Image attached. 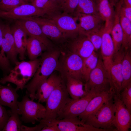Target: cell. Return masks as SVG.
Segmentation results:
<instances>
[{
	"label": "cell",
	"mask_w": 131,
	"mask_h": 131,
	"mask_svg": "<svg viewBox=\"0 0 131 131\" xmlns=\"http://www.w3.org/2000/svg\"><path fill=\"white\" fill-rule=\"evenodd\" d=\"M60 55V51L52 49L41 55L39 65L32 79L24 87L32 100L35 99L36 92L41 85L54 72L58 71Z\"/></svg>",
	"instance_id": "6da1fadb"
},
{
	"label": "cell",
	"mask_w": 131,
	"mask_h": 131,
	"mask_svg": "<svg viewBox=\"0 0 131 131\" xmlns=\"http://www.w3.org/2000/svg\"><path fill=\"white\" fill-rule=\"evenodd\" d=\"M40 58L33 60L17 61L9 74L0 79V83L9 82L16 85V88L22 90L26 83L33 76L39 65Z\"/></svg>",
	"instance_id": "7a4b0ae2"
},
{
	"label": "cell",
	"mask_w": 131,
	"mask_h": 131,
	"mask_svg": "<svg viewBox=\"0 0 131 131\" xmlns=\"http://www.w3.org/2000/svg\"><path fill=\"white\" fill-rule=\"evenodd\" d=\"M63 80L49 95L46 102V113L40 123L45 125L47 122L57 118L58 115L70 98Z\"/></svg>",
	"instance_id": "3957f363"
},
{
	"label": "cell",
	"mask_w": 131,
	"mask_h": 131,
	"mask_svg": "<svg viewBox=\"0 0 131 131\" xmlns=\"http://www.w3.org/2000/svg\"><path fill=\"white\" fill-rule=\"evenodd\" d=\"M115 106L113 98L89 116L85 123L107 131H117L114 125Z\"/></svg>",
	"instance_id": "277c9868"
},
{
	"label": "cell",
	"mask_w": 131,
	"mask_h": 131,
	"mask_svg": "<svg viewBox=\"0 0 131 131\" xmlns=\"http://www.w3.org/2000/svg\"><path fill=\"white\" fill-rule=\"evenodd\" d=\"M109 75L101 57L98 64L90 73L87 81L84 84V89L88 93L92 91L101 93L110 90Z\"/></svg>",
	"instance_id": "5b68a950"
},
{
	"label": "cell",
	"mask_w": 131,
	"mask_h": 131,
	"mask_svg": "<svg viewBox=\"0 0 131 131\" xmlns=\"http://www.w3.org/2000/svg\"><path fill=\"white\" fill-rule=\"evenodd\" d=\"M27 94L21 101H18L17 104L21 120L25 123L34 124L44 117L45 107L40 102H35L30 99Z\"/></svg>",
	"instance_id": "8992f818"
},
{
	"label": "cell",
	"mask_w": 131,
	"mask_h": 131,
	"mask_svg": "<svg viewBox=\"0 0 131 131\" xmlns=\"http://www.w3.org/2000/svg\"><path fill=\"white\" fill-rule=\"evenodd\" d=\"M83 63V59L70 52L64 56L61 60H59L58 71L63 78L69 76L82 81Z\"/></svg>",
	"instance_id": "52a82bcc"
},
{
	"label": "cell",
	"mask_w": 131,
	"mask_h": 131,
	"mask_svg": "<svg viewBox=\"0 0 131 131\" xmlns=\"http://www.w3.org/2000/svg\"><path fill=\"white\" fill-rule=\"evenodd\" d=\"M125 53L122 45L120 49L114 54L107 70L109 77L110 90L114 95H120L123 82L122 64Z\"/></svg>",
	"instance_id": "ba28073f"
},
{
	"label": "cell",
	"mask_w": 131,
	"mask_h": 131,
	"mask_svg": "<svg viewBox=\"0 0 131 131\" xmlns=\"http://www.w3.org/2000/svg\"><path fill=\"white\" fill-rule=\"evenodd\" d=\"M100 93L90 91L84 96L73 99L70 98L59 113L56 119L78 117L85 110L91 100Z\"/></svg>",
	"instance_id": "9c48e42d"
},
{
	"label": "cell",
	"mask_w": 131,
	"mask_h": 131,
	"mask_svg": "<svg viewBox=\"0 0 131 131\" xmlns=\"http://www.w3.org/2000/svg\"><path fill=\"white\" fill-rule=\"evenodd\" d=\"M46 15L43 10L31 3H25L8 11L0 10V17L7 19L17 20L33 16L40 17Z\"/></svg>",
	"instance_id": "30bf717a"
},
{
	"label": "cell",
	"mask_w": 131,
	"mask_h": 131,
	"mask_svg": "<svg viewBox=\"0 0 131 131\" xmlns=\"http://www.w3.org/2000/svg\"><path fill=\"white\" fill-rule=\"evenodd\" d=\"M47 124L54 125L59 131H107L86 124L78 117L55 119L47 122L45 125Z\"/></svg>",
	"instance_id": "8fae6325"
},
{
	"label": "cell",
	"mask_w": 131,
	"mask_h": 131,
	"mask_svg": "<svg viewBox=\"0 0 131 131\" xmlns=\"http://www.w3.org/2000/svg\"><path fill=\"white\" fill-rule=\"evenodd\" d=\"M115 110L114 125L117 131H128L131 128V112L121 100L120 95L113 98Z\"/></svg>",
	"instance_id": "7c38bea8"
},
{
	"label": "cell",
	"mask_w": 131,
	"mask_h": 131,
	"mask_svg": "<svg viewBox=\"0 0 131 131\" xmlns=\"http://www.w3.org/2000/svg\"><path fill=\"white\" fill-rule=\"evenodd\" d=\"M70 37L72 39L69 42L68 46L70 52L78 55L84 60L95 51L92 44L83 34L80 33Z\"/></svg>",
	"instance_id": "4fadbf2b"
},
{
	"label": "cell",
	"mask_w": 131,
	"mask_h": 131,
	"mask_svg": "<svg viewBox=\"0 0 131 131\" xmlns=\"http://www.w3.org/2000/svg\"><path fill=\"white\" fill-rule=\"evenodd\" d=\"M49 18L67 38L82 32L76 19L71 15L63 12Z\"/></svg>",
	"instance_id": "5bb4252c"
},
{
	"label": "cell",
	"mask_w": 131,
	"mask_h": 131,
	"mask_svg": "<svg viewBox=\"0 0 131 131\" xmlns=\"http://www.w3.org/2000/svg\"><path fill=\"white\" fill-rule=\"evenodd\" d=\"M15 24L23 29L27 36L38 39L49 50L52 49L53 44L52 42L44 34L39 25L36 22L27 17L16 20Z\"/></svg>",
	"instance_id": "9a60e30c"
},
{
	"label": "cell",
	"mask_w": 131,
	"mask_h": 131,
	"mask_svg": "<svg viewBox=\"0 0 131 131\" xmlns=\"http://www.w3.org/2000/svg\"><path fill=\"white\" fill-rule=\"evenodd\" d=\"M29 17L38 23L43 33L49 39L61 41L66 39V37L50 19L37 16Z\"/></svg>",
	"instance_id": "2e32d148"
},
{
	"label": "cell",
	"mask_w": 131,
	"mask_h": 131,
	"mask_svg": "<svg viewBox=\"0 0 131 131\" xmlns=\"http://www.w3.org/2000/svg\"><path fill=\"white\" fill-rule=\"evenodd\" d=\"M63 80L61 76L54 72L40 86L36 91L35 98L38 102H45L47 98Z\"/></svg>",
	"instance_id": "e0dca14e"
},
{
	"label": "cell",
	"mask_w": 131,
	"mask_h": 131,
	"mask_svg": "<svg viewBox=\"0 0 131 131\" xmlns=\"http://www.w3.org/2000/svg\"><path fill=\"white\" fill-rule=\"evenodd\" d=\"M98 14L105 22L104 28L111 30L114 18L115 3L112 0H95Z\"/></svg>",
	"instance_id": "ac0fdd59"
},
{
	"label": "cell",
	"mask_w": 131,
	"mask_h": 131,
	"mask_svg": "<svg viewBox=\"0 0 131 131\" xmlns=\"http://www.w3.org/2000/svg\"><path fill=\"white\" fill-rule=\"evenodd\" d=\"M114 95L113 93L110 90H109L103 92L94 97L90 101L84 111L78 116V118L85 123L89 116L112 98Z\"/></svg>",
	"instance_id": "d6986e66"
},
{
	"label": "cell",
	"mask_w": 131,
	"mask_h": 131,
	"mask_svg": "<svg viewBox=\"0 0 131 131\" xmlns=\"http://www.w3.org/2000/svg\"><path fill=\"white\" fill-rule=\"evenodd\" d=\"M17 90L16 88H13L10 84L6 86L0 84V104L9 107L12 112L20 115L17 104L19 97L17 92Z\"/></svg>",
	"instance_id": "ffe728a7"
},
{
	"label": "cell",
	"mask_w": 131,
	"mask_h": 131,
	"mask_svg": "<svg viewBox=\"0 0 131 131\" xmlns=\"http://www.w3.org/2000/svg\"><path fill=\"white\" fill-rule=\"evenodd\" d=\"M1 46L8 58L15 64L17 61L18 54L15 48L13 36L8 24L4 25Z\"/></svg>",
	"instance_id": "44dd1931"
},
{
	"label": "cell",
	"mask_w": 131,
	"mask_h": 131,
	"mask_svg": "<svg viewBox=\"0 0 131 131\" xmlns=\"http://www.w3.org/2000/svg\"><path fill=\"white\" fill-rule=\"evenodd\" d=\"M74 17L76 20L78 19L79 21L78 24L82 32L101 29L105 27L104 21L98 14H80Z\"/></svg>",
	"instance_id": "7402d4cb"
},
{
	"label": "cell",
	"mask_w": 131,
	"mask_h": 131,
	"mask_svg": "<svg viewBox=\"0 0 131 131\" xmlns=\"http://www.w3.org/2000/svg\"><path fill=\"white\" fill-rule=\"evenodd\" d=\"M111 31L104 28L100 49L101 58L107 70L114 52V45L110 34Z\"/></svg>",
	"instance_id": "603a6c76"
},
{
	"label": "cell",
	"mask_w": 131,
	"mask_h": 131,
	"mask_svg": "<svg viewBox=\"0 0 131 131\" xmlns=\"http://www.w3.org/2000/svg\"><path fill=\"white\" fill-rule=\"evenodd\" d=\"M10 28L13 36L15 48L19 55V59L23 60L25 58L27 35L23 29L16 24Z\"/></svg>",
	"instance_id": "cb8c5ba5"
},
{
	"label": "cell",
	"mask_w": 131,
	"mask_h": 131,
	"mask_svg": "<svg viewBox=\"0 0 131 131\" xmlns=\"http://www.w3.org/2000/svg\"><path fill=\"white\" fill-rule=\"evenodd\" d=\"M63 78L66 80V82H65L66 89L72 99L80 98L88 93L85 90L84 84L82 81L69 76Z\"/></svg>",
	"instance_id": "d4e9b609"
},
{
	"label": "cell",
	"mask_w": 131,
	"mask_h": 131,
	"mask_svg": "<svg viewBox=\"0 0 131 131\" xmlns=\"http://www.w3.org/2000/svg\"><path fill=\"white\" fill-rule=\"evenodd\" d=\"M115 14L110 32L114 47V54L118 52L122 45L123 33L120 24L118 7L115 6Z\"/></svg>",
	"instance_id": "484cf974"
},
{
	"label": "cell",
	"mask_w": 131,
	"mask_h": 131,
	"mask_svg": "<svg viewBox=\"0 0 131 131\" xmlns=\"http://www.w3.org/2000/svg\"><path fill=\"white\" fill-rule=\"evenodd\" d=\"M26 50L30 60L37 59L39 56L42 55L43 51L49 50L39 40L30 36L27 38Z\"/></svg>",
	"instance_id": "4316f807"
},
{
	"label": "cell",
	"mask_w": 131,
	"mask_h": 131,
	"mask_svg": "<svg viewBox=\"0 0 131 131\" xmlns=\"http://www.w3.org/2000/svg\"><path fill=\"white\" fill-rule=\"evenodd\" d=\"M31 4L44 10L48 18H51L61 13V6L52 0H35Z\"/></svg>",
	"instance_id": "83f0119b"
},
{
	"label": "cell",
	"mask_w": 131,
	"mask_h": 131,
	"mask_svg": "<svg viewBox=\"0 0 131 131\" xmlns=\"http://www.w3.org/2000/svg\"><path fill=\"white\" fill-rule=\"evenodd\" d=\"M119 15L120 24L123 33L122 46L125 49H131V21L124 16L120 11L119 7Z\"/></svg>",
	"instance_id": "f1b7e54d"
},
{
	"label": "cell",
	"mask_w": 131,
	"mask_h": 131,
	"mask_svg": "<svg viewBox=\"0 0 131 131\" xmlns=\"http://www.w3.org/2000/svg\"><path fill=\"white\" fill-rule=\"evenodd\" d=\"M122 73L123 80L121 91L131 82V49H125L122 64Z\"/></svg>",
	"instance_id": "f546056e"
},
{
	"label": "cell",
	"mask_w": 131,
	"mask_h": 131,
	"mask_svg": "<svg viewBox=\"0 0 131 131\" xmlns=\"http://www.w3.org/2000/svg\"><path fill=\"white\" fill-rule=\"evenodd\" d=\"M98 14L95 0H80L73 15Z\"/></svg>",
	"instance_id": "4dcf8cb0"
},
{
	"label": "cell",
	"mask_w": 131,
	"mask_h": 131,
	"mask_svg": "<svg viewBox=\"0 0 131 131\" xmlns=\"http://www.w3.org/2000/svg\"><path fill=\"white\" fill-rule=\"evenodd\" d=\"M99 58L98 54L95 51L90 56L84 60L83 76L85 82L88 80L90 72L96 66Z\"/></svg>",
	"instance_id": "1f68e13d"
},
{
	"label": "cell",
	"mask_w": 131,
	"mask_h": 131,
	"mask_svg": "<svg viewBox=\"0 0 131 131\" xmlns=\"http://www.w3.org/2000/svg\"><path fill=\"white\" fill-rule=\"evenodd\" d=\"M104 27L88 31H83L82 33L85 35L93 45L95 51L100 50L103 33Z\"/></svg>",
	"instance_id": "d6a6232c"
},
{
	"label": "cell",
	"mask_w": 131,
	"mask_h": 131,
	"mask_svg": "<svg viewBox=\"0 0 131 131\" xmlns=\"http://www.w3.org/2000/svg\"><path fill=\"white\" fill-rule=\"evenodd\" d=\"M8 112L9 117L2 131H21L22 124L19 116V114L13 112L11 110Z\"/></svg>",
	"instance_id": "836d02e7"
},
{
	"label": "cell",
	"mask_w": 131,
	"mask_h": 131,
	"mask_svg": "<svg viewBox=\"0 0 131 131\" xmlns=\"http://www.w3.org/2000/svg\"><path fill=\"white\" fill-rule=\"evenodd\" d=\"M120 92V99L128 110L131 112V82L128 84Z\"/></svg>",
	"instance_id": "e575fe53"
},
{
	"label": "cell",
	"mask_w": 131,
	"mask_h": 131,
	"mask_svg": "<svg viewBox=\"0 0 131 131\" xmlns=\"http://www.w3.org/2000/svg\"><path fill=\"white\" fill-rule=\"evenodd\" d=\"M27 3L20 0H2L0 1V10L8 11Z\"/></svg>",
	"instance_id": "d590c367"
},
{
	"label": "cell",
	"mask_w": 131,
	"mask_h": 131,
	"mask_svg": "<svg viewBox=\"0 0 131 131\" xmlns=\"http://www.w3.org/2000/svg\"><path fill=\"white\" fill-rule=\"evenodd\" d=\"M80 0H63L61 8L63 12L73 15Z\"/></svg>",
	"instance_id": "8d00e7d4"
},
{
	"label": "cell",
	"mask_w": 131,
	"mask_h": 131,
	"mask_svg": "<svg viewBox=\"0 0 131 131\" xmlns=\"http://www.w3.org/2000/svg\"><path fill=\"white\" fill-rule=\"evenodd\" d=\"M9 117L8 112L0 104V131L2 130Z\"/></svg>",
	"instance_id": "74e56055"
},
{
	"label": "cell",
	"mask_w": 131,
	"mask_h": 131,
	"mask_svg": "<svg viewBox=\"0 0 131 131\" xmlns=\"http://www.w3.org/2000/svg\"><path fill=\"white\" fill-rule=\"evenodd\" d=\"M116 3L118 5L120 11L124 16L131 21V6L121 5L117 1Z\"/></svg>",
	"instance_id": "f35d334b"
},
{
	"label": "cell",
	"mask_w": 131,
	"mask_h": 131,
	"mask_svg": "<svg viewBox=\"0 0 131 131\" xmlns=\"http://www.w3.org/2000/svg\"><path fill=\"white\" fill-rule=\"evenodd\" d=\"M45 125L40 123L38 125L33 127H29L22 125L21 131H41Z\"/></svg>",
	"instance_id": "ab89813d"
},
{
	"label": "cell",
	"mask_w": 131,
	"mask_h": 131,
	"mask_svg": "<svg viewBox=\"0 0 131 131\" xmlns=\"http://www.w3.org/2000/svg\"><path fill=\"white\" fill-rule=\"evenodd\" d=\"M41 131H59V130L54 125L47 124L42 129Z\"/></svg>",
	"instance_id": "60d3db41"
},
{
	"label": "cell",
	"mask_w": 131,
	"mask_h": 131,
	"mask_svg": "<svg viewBox=\"0 0 131 131\" xmlns=\"http://www.w3.org/2000/svg\"><path fill=\"white\" fill-rule=\"evenodd\" d=\"M4 25L0 22V58L2 57L3 53L1 46V43L3 38Z\"/></svg>",
	"instance_id": "b9f144b4"
},
{
	"label": "cell",
	"mask_w": 131,
	"mask_h": 131,
	"mask_svg": "<svg viewBox=\"0 0 131 131\" xmlns=\"http://www.w3.org/2000/svg\"><path fill=\"white\" fill-rule=\"evenodd\" d=\"M120 4L131 6V0H117Z\"/></svg>",
	"instance_id": "7bdbcfd3"
},
{
	"label": "cell",
	"mask_w": 131,
	"mask_h": 131,
	"mask_svg": "<svg viewBox=\"0 0 131 131\" xmlns=\"http://www.w3.org/2000/svg\"><path fill=\"white\" fill-rule=\"evenodd\" d=\"M53 2L59 5L61 7L63 0H52Z\"/></svg>",
	"instance_id": "ee69618b"
},
{
	"label": "cell",
	"mask_w": 131,
	"mask_h": 131,
	"mask_svg": "<svg viewBox=\"0 0 131 131\" xmlns=\"http://www.w3.org/2000/svg\"><path fill=\"white\" fill-rule=\"evenodd\" d=\"M26 3H28L29 2V0H20Z\"/></svg>",
	"instance_id": "f6af8a7d"
},
{
	"label": "cell",
	"mask_w": 131,
	"mask_h": 131,
	"mask_svg": "<svg viewBox=\"0 0 131 131\" xmlns=\"http://www.w3.org/2000/svg\"><path fill=\"white\" fill-rule=\"evenodd\" d=\"M33 0H29V2H30L31 3L33 1Z\"/></svg>",
	"instance_id": "bcb514c9"
},
{
	"label": "cell",
	"mask_w": 131,
	"mask_h": 131,
	"mask_svg": "<svg viewBox=\"0 0 131 131\" xmlns=\"http://www.w3.org/2000/svg\"><path fill=\"white\" fill-rule=\"evenodd\" d=\"M113 0L114 1L115 3L117 0Z\"/></svg>",
	"instance_id": "7dc6e473"
},
{
	"label": "cell",
	"mask_w": 131,
	"mask_h": 131,
	"mask_svg": "<svg viewBox=\"0 0 131 131\" xmlns=\"http://www.w3.org/2000/svg\"><path fill=\"white\" fill-rule=\"evenodd\" d=\"M1 0H0V1H1Z\"/></svg>",
	"instance_id": "c3c4849f"
},
{
	"label": "cell",
	"mask_w": 131,
	"mask_h": 131,
	"mask_svg": "<svg viewBox=\"0 0 131 131\" xmlns=\"http://www.w3.org/2000/svg\"></svg>",
	"instance_id": "681fc988"
}]
</instances>
